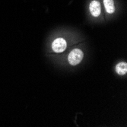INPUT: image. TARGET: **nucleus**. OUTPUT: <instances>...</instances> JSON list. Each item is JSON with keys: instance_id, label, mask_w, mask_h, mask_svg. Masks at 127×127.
<instances>
[{"instance_id": "3", "label": "nucleus", "mask_w": 127, "mask_h": 127, "mask_svg": "<svg viewBox=\"0 0 127 127\" xmlns=\"http://www.w3.org/2000/svg\"><path fill=\"white\" fill-rule=\"evenodd\" d=\"M89 9L90 12L92 15V16L94 17H98L100 15L101 9H100V4L99 2L96 1H92L89 5Z\"/></svg>"}, {"instance_id": "4", "label": "nucleus", "mask_w": 127, "mask_h": 127, "mask_svg": "<svg viewBox=\"0 0 127 127\" xmlns=\"http://www.w3.org/2000/svg\"><path fill=\"white\" fill-rule=\"evenodd\" d=\"M116 72L118 75H124L127 72V64L125 62H121L118 63L116 66Z\"/></svg>"}, {"instance_id": "1", "label": "nucleus", "mask_w": 127, "mask_h": 127, "mask_svg": "<svg viewBox=\"0 0 127 127\" xmlns=\"http://www.w3.org/2000/svg\"><path fill=\"white\" fill-rule=\"evenodd\" d=\"M84 56L83 52L80 49H74L68 55V60L72 65H76L81 63Z\"/></svg>"}, {"instance_id": "5", "label": "nucleus", "mask_w": 127, "mask_h": 127, "mask_svg": "<svg viewBox=\"0 0 127 127\" xmlns=\"http://www.w3.org/2000/svg\"><path fill=\"white\" fill-rule=\"evenodd\" d=\"M103 4H104L105 8L107 13L112 14L115 11L114 2L113 0H103Z\"/></svg>"}, {"instance_id": "2", "label": "nucleus", "mask_w": 127, "mask_h": 127, "mask_svg": "<svg viewBox=\"0 0 127 127\" xmlns=\"http://www.w3.org/2000/svg\"><path fill=\"white\" fill-rule=\"evenodd\" d=\"M67 47V43L63 38H57L52 43V49L55 53H62Z\"/></svg>"}]
</instances>
